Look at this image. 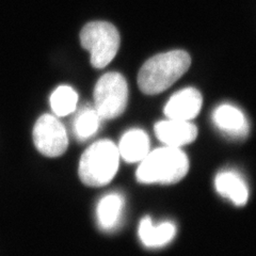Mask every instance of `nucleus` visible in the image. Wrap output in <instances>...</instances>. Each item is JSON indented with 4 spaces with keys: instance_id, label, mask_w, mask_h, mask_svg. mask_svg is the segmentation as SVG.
I'll return each mask as SVG.
<instances>
[{
    "instance_id": "obj_1",
    "label": "nucleus",
    "mask_w": 256,
    "mask_h": 256,
    "mask_svg": "<svg viewBox=\"0 0 256 256\" xmlns=\"http://www.w3.org/2000/svg\"><path fill=\"white\" fill-rule=\"evenodd\" d=\"M191 66V58L185 50L158 54L143 64L138 74V84L144 94H159L175 84Z\"/></svg>"
},
{
    "instance_id": "obj_2",
    "label": "nucleus",
    "mask_w": 256,
    "mask_h": 256,
    "mask_svg": "<svg viewBox=\"0 0 256 256\" xmlns=\"http://www.w3.org/2000/svg\"><path fill=\"white\" fill-rule=\"evenodd\" d=\"M189 170V160L178 148L164 146L156 148L146 156L137 170V178L143 184L178 182Z\"/></svg>"
},
{
    "instance_id": "obj_3",
    "label": "nucleus",
    "mask_w": 256,
    "mask_h": 256,
    "mask_svg": "<svg viewBox=\"0 0 256 256\" xmlns=\"http://www.w3.org/2000/svg\"><path fill=\"white\" fill-rule=\"evenodd\" d=\"M118 164V146L110 140H100L88 148L80 158L79 178L86 186H105L114 180Z\"/></svg>"
},
{
    "instance_id": "obj_4",
    "label": "nucleus",
    "mask_w": 256,
    "mask_h": 256,
    "mask_svg": "<svg viewBox=\"0 0 256 256\" xmlns=\"http://www.w3.org/2000/svg\"><path fill=\"white\" fill-rule=\"evenodd\" d=\"M121 38L118 29L107 22H92L80 31V43L90 52L91 64L95 68H104L116 56Z\"/></svg>"
},
{
    "instance_id": "obj_5",
    "label": "nucleus",
    "mask_w": 256,
    "mask_h": 256,
    "mask_svg": "<svg viewBox=\"0 0 256 256\" xmlns=\"http://www.w3.org/2000/svg\"><path fill=\"white\" fill-rule=\"evenodd\" d=\"M94 106L102 120H114L127 107L128 84L123 75L110 72L102 75L94 88Z\"/></svg>"
},
{
    "instance_id": "obj_6",
    "label": "nucleus",
    "mask_w": 256,
    "mask_h": 256,
    "mask_svg": "<svg viewBox=\"0 0 256 256\" xmlns=\"http://www.w3.org/2000/svg\"><path fill=\"white\" fill-rule=\"evenodd\" d=\"M34 142L36 150L47 157H59L66 153L68 137L66 127L54 116H40L34 127Z\"/></svg>"
},
{
    "instance_id": "obj_7",
    "label": "nucleus",
    "mask_w": 256,
    "mask_h": 256,
    "mask_svg": "<svg viewBox=\"0 0 256 256\" xmlns=\"http://www.w3.org/2000/svg\"><path fill=\"white\" fill-rule=\"evenodd\" d=\"M203 104L202 94L196 88H185L174 93L164 107L168 118L191 121L200 114Z\"/></svg>"
},
{
    "instance_id": "obj_8",
    "label": "nucleus",
    "mask_w": 256,
    "mask_h": 256,
    "mask_svg": "<svg viewBox=\"0 0 256 256\" xmlns=\"http://www.w3.org/2000/svg\"><path fill=\"white\" fill-rule=\"evenodd\" d=\"M157 138L166 146L178 148L194 142L198 137V128L190 121L169 118L158 122L155 127Z\"/></svg>"
},
{
    "instance_id": "obj_9",
    "label": "nucleus",
    "mask_w": 256,
    "mask_h": 256,
    "mask_svg": "<svg viewBox=\"0 0 256 256\" xmlns=\"http://www.w3.org/2000/svg\"><path fill=\"white\" fill-rule=\"evenodd\" d=\"M212 121L218 130L230 138H244L249 134V123L246 116L230 104H222L214 109Z\"/></svg>"
},
{
    "instance_id": "obj_10",
    "label": "nucleus",
    "mask_w": 256,
    "mask_h": 256,
    "mask_svg": "<svg viewBox=\"0 0 256 256\" xmlns=\"http://www.w3.org/2000/svg\"><path fill=\"white\" fill-rule=\"evenodd\" d=\"M118 146L120 157L127 162H140L150 153L148 136L141 130L126 132Z\"/></svg>"
},
{
    "instance_id": "obj_11",
    "label": "nucleus",
    "mask_w": 256,
    "mask_h": 256,
    "mask_svg": "<svg viewBox=\"0 0 256 256\" xmlns=\"http://www.w3.org/2000/svg\"><path fill=\"white\" fill-rule=\"evenodd\" d=\"M216 190L235 205L242 206L249 198V189L242 176L233 171L220 172L214 178Z\"/></svg>"
},
{
    "instance_id": "obj_12",
    "label": "nucleus",
    "mask_w": 256,
    "mask_h": 256,
    "mask_svg": "<svg viewBox=\"0 0 256 256\" xmlns=\"http://www.w3.org/2000/svg\"><path fill=\"white\" fill-rule=\"evenodd\" d=\"M138 234L144 246L157 248L166 246L171 242L176 234V228L171 222L153 226L150 217H146L140 222Z\"/></svg>"
},
{
    "instance_id": "obj_13",
    "label": "nucleus",
    "mask_w": 256,
    "mask_h": 256,
    "mask_svg": "<svg viewBox=\"0 0 256 256\" xmlns=\"http://www.w3.org/2000/svg\"><path fill=\"white\" fill-rule=\"evenodd\" d=\"M124 198L118 194L104 196L96 208V217L102 230H114L122 217Z\"/></svg>"
},
{
    "instance_id": "obj_14",
    "label": "nucleus",
    "mask_w": 256,
    "mask_h": 256,
    "mask_svg": "<svg viewBox=\"0 0 256 256\" xmlns=\"http://www.w3.org/2000/svg\"><path fill=\"white\" fill-rule=\"evenodd\" d=\"M100 116L94 108L86 107L80 110L73 123V130L75 137L79 141H86L98 132Z\"/></svg>"
},
{
    "instance_id": "obj_15",
    "label": "nucleus",
    "mask_w": 256,
    "mask_h": 256,
    "mask_svg": "<svg viewBox=\"0 0 256 256\" xmlns=\"http://www.w3.org/2000/svg\"><path fill=\"white\" fill-rule=\"evenodd\" d=\"M78 102V94L70 86H60L50 96V107L57 116H66L74 112Z\"/></svg>"
}]
</instances>
